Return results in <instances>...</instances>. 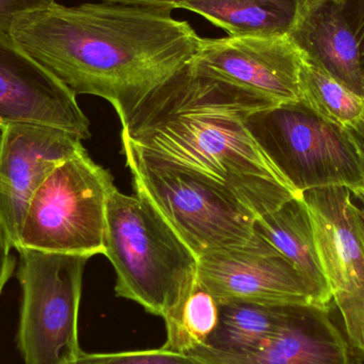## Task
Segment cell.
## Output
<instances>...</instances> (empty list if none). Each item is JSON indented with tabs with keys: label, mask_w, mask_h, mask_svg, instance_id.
I'll return each mask as SVG.
<instances>
[{
	"label": "cell",
	"mask_w": 364,
	"mask_h": 364,
	"mask_svg": "<svg viewBox=\"0 0 364 364\" xmlns=\"http://www.w3.org/2000/svg\"><path fill=\"white\" fill-rule=\"evenodd\" d=\"M244 124L269 161L301 194L326 186L352 190L364 182L363 141L301 102L256 111Z\"/></svg>",
	"instance_id": "obj_5"
},
{
	"label": "cell",
	"mask_w": 364,
	"mask_h": 364,
	"mask_svg": "<svg viewBox=\"0 0 364 364\" xmlns=\"http://www.w3.org/2000/svg\"><path fill=\"white\" fill-rule=\"evenodd\" d=\"M329 309L316 304L284 306L273 335L250 354L231 356L198 348L186 355L198 364H352V348Z\"/></svg>",
	"instance_id": "obj_13"
},
{
	"label": "cell",
	"mask_w": 364,
	"mask_h": 364,
	"mask_svg": "<svg viewBox=\"0 0 364 364\" xmlns=\"http://www.w3.org/2000/svg\"><path fill=\"white\" fill-rule=\"evenodd\" d=\"M10 241L0 226V294L15 269V258L11 254Z\"/></svg>",
	"instance_id": "obj_22"
},
{
	"label": "cell",
	"mask_w": 364,
	"mask_h": 364,
	"mask_svg": "<svg viewBox=\"0 0 364 364\" xmlns=\"http://www.w3.org/2000/svg\"><path fill=\"white\" fill-rule=\"evenodd\" d=\"M286 305L256 303L220 304V320L205 346L218 354H250L273 335Z\"/></svg>",
	"instance_id": "obj_17"
},
{
	"label": "cell",
	"mask_w": 364,
	"mask_h": 364,
	"mask_svg": "<svg viewBox=\"0 0 364 364\" xmlns=\"http://www.w3.org/2000/svg\"><path fill=\"white\" fill-rule=\"evenodd\" d=\"M173 6L53 1L15 19L17 46L76 95L108 100L119 119L176 74L203 38Z\"/></svg>",
	"instance_id": "obj_1"
},
{
	"label": "cell",
	"mask_w": 364,
	"mask_h": 364,
	"mask_svg": "<svg viewBox=\"0 0 364 364\" xmlns=\"http://www.w3.org/2000/svg\"><path fill=\"white\" fill-rule=\"evenodd\" d=\"M255 232L273 246L307 280L326 307L333 303L321 265L309 212L303 197H294L256 218Z\"/></svg>",
	"instance_id": "obj_15"
},
{
	"label": "cell",
	"mask_w": 364,
	"mask_h": 364,
	"mask_svg": "<svg viewBox=\"0 0 364 364\" xmlns=\"http://www.w3.org/2000/svg\"><path fill=\"white\" fill-rule=\"evenodd\" d=\"M117 188L87 151L58 166L30 200L18 247L91 257L105 255L107 207Z\"/></svg>",
	"instance_id": "obj_6"
},
{
	"label": "cell",
	"mask_w": 364,
	"mask_h": 364,
	"mask_svg": "<svg viewBox=\"0 0 364 364\" xmlns=\"http://www.w3.org/2000/svg\"><path fill=\"white\" fill-rule=\"evenodd\" d=\"M53 1L55 0H0V31L10 33L17 17Z\"/></svg>",
	"instance_id": "obj_21"
},
{
	"label": "cell",
	"mask_w": 364,
	"mask_h": 364,
	"mask_svg": "<svg viewBox=\"0 0 364 364\" xmlns=\"http://www.w3.org/2000/svg\"><path fill=\"white\" fill-rule=\"evenodd\" d=\"M350 2H353V9L346 8V13L360 45L364 68V0H350Z\"/></svg>",
	"instance_id": "obj_23"
},
{
	"label": "cell",
	"mask_w": 364,
	"mask_h": 364,
	"mask_svg": "<svg viewBox=\"0 0 364 364\" xmlns=\"http://www.w3.org/2000/svg\"><path fill=\"white\" fill-rule=\"evenodd\" d=\"M353 194H354L355 198H356L357 203L360 205L361 210H363L364 215V182L361 186H357V188H352Z\"/></svg>",
	"instance_id": "obj_25"
},
{
	"label": "cell",
	"mask_w": 364,
	"mask_h": 364,
	"mask_svg": "<svg viewBox=\"0 0 364 364\" xmlns=\"http://www.w3.org/2000/svg\"><path fill=\"white\" fill-rule=\"evenodd\" d=\"M102 1L119 2L125 4H138V6H173L181 0H102Z\"/></svg>",
	"instance_id": "obj_24"
},
{
	"label": "cell",
	"mask_w": 364,
	"mask_h": 364,
	"mask_svg": "<svg viewBox=\"0 0 364 364\" xmlns=\"http://www.w3.org/2000/svg\"><path fill=\"white\" fill-rule=\"evenodd\" d=\"M198 280L218 304H316L326 307L307 280L256 232L245 245L200 257Z\"/></svg>",
	"instance_id": "obj_9"
},
{
	"label": "cell",
	"mask_w": 364,
	"mask_h": 364,
	"mask_svg": "<svg viewBox=\"0 0 364 364\" xmlns=\"http://www.w3.org/2000/svg\"><path fill=\"white\" fill-rule=\"evenodd\" d=\"M309 212L321 265L346 339L364 359V215L346 186L310 188L301 194Z\"/></svg>",
	"instance_id": "obj_8"
},
{
	"label": "cell",
	"mask_w": 364,
	"mask_h": 364,
	"mask_svg": "<svg viewBox=\"0 0 364 364\" xmlns=\"http://www.w3.org/2000/svg\"><path fill=\"white\" fill-rule=\"evenodd\" d=\"M81 141L49 126H0V226L15 250L36 190L58 166L87 151Z\"/></svg>",
	"instance_id": "obj_10"
},
{
	"label": "cell",
	"mask_w": 364,
	"mask_h": 364,
	"mask_svg": "<svg viewBox=\"0 0 364 364\" xmlns=\"http://www.w3.org/2000/svg\"><path fill=\"white\" fill-rule=\"evenodd\" d=\"M220 320V304L197 280L181 305L166 321L168 340L164 348L188 354L205 346Z\"/></svg>",
	"instance_id": "obj_19"
},
{
	"label": "cell",
	"mask_w": 364,
	"mask_h": 364,
	"mask_svg": "<svg viewBox=\"0 0 364 364\" xmlns=\"http://www.w3.org/2000/svg\"><path fill=\"white\" fill-rule=\"evenodd\" d=\"M364 143V142H363Z\"/></svg>",
	"instance_id": "obj_27"
},
{
	"label": "cell",
	"mask_w": 364,
	"mask_h": 364,
	"mask_svg": "<svg viewBox=\"0 0 364 364\" xmlns=\"http://www.w3.org/2000/svg\"><path fill=\"white\" fill-rule=\"evenodd\" d=\"M288 38L304 58L364 96L360 45L348 19L346 4L304 0Z\"/></svg>",
	"instance_id": "obj_14"
},
{
	"label": "cell",
	"mask_w": 364,
	"mask_h": 364,
	"mask_svg": "<svg viewBox=\"0 0 364 364\" xmlns=\"http://www.w3.org/2000/svg\"><path fill=\"white\" fill-rule=\"evenodd\" d=\"M304 0H181L231 38H284L299 18Z\"/></svg>",
	"instance_id": "obj_16"
},
{
	"label": "cell",
	"mask_w": 364,
	"mask_h": 364,
	"mask_svg": "<svg viewBox=\"0 0 364 364\" xmlns=\"http://www.w3.org/2000/svg\"><path fill=\"white\" fill-rule=\"evenodd\" d=\"M316 1H336L342 2V4H346V2L350 1V0H316Z\"/></svg>",
	"instance_id": "obj_26"
},
{
	"label": "cell",
	"mask_w": 364,
	"mask_h": 364,
	"mask_svg": "<svg viewBox=\"0 0 364 364\" xmlns=\"http://www.w3.org/2000/svg\"><path fill=\"white\" fill-rule=\"evenodd\" d=\"M301 104L364 142V96L333 78L322 68L301 55L299 73Z\"/></svg>",
	"instance_id": "obj_18"
},
{
	"label": "cell",
	"mask_w": 364,
	"mask_h": 364,
	"mask_svg": "<svg viewBox=\"0 0 364 364\" xmlns=\"http://www.w3.org/2000/svg\"><path fill=\"white\" fill-rule=\"evenodd\" d=\"M73 364H198L186 354L166 350L164 346L155 350L132 352L87 354L81 350Z\"/></svg>",
	"instance_id": "obj_20"
},
{
	"label": "cell",
	"mask_w": 364,
	"mask_h": 364,
	"mask_svg": "<svg viewBox=\"0 0 364 364\" xmlns=\"http://www.w3.org/2000/svg\"><path fill=\"white\" fill-rule=\"evenodd\" d=\"M105 256L117 273V296L166 318L198 280V259L141 195L117 188L107 207Z\"/></svg>",
	"instance_id": "obj_3"
},
{
	"label": "cell",
	"mask_w": 364,
	"mask_h": 364,
	"mask_svg": "<svg viewBox=\"0 0 364 364\" xmlns=\"http://www.w3.org/2000/svg\"><path fill=\"white\" fill-rule=\"evenodd\" d=\"M21 320L17 342L26 364H73L81 350L78 316L90 257L19 248Z\"/></svg>",
	"instance_id": "obj_7"
},
{
	"label": "cell",
	"mask_w": 364,
	"mask_h": 364,
	"mask_svg": "<svg viewBox=\"0 0 364 364\" xmlns=\"http://www.w3.org/2000/svg\"><path fill=\"white\" fill-rule=\"evenodd\" d=\"M193 61L273 106L301 102V55L288 36L203 38Z\"/></svg>",
	"instance_id": "obj_11"
},
{
	"label": "cell",
	"mask_w": 364,
	"mask_h": 364,
	"mask_svg": "<svg viewBox=\"0 0 364 364\" xmlns=\"http://www.w3.org/2000/svg\"><path fill=\"white\" fill-rule=\"evenodd\" d=\"M271 107L192 59L119 119L121 136L144 155L220 184L258 218L301 196L244 124Z\"/></svg>",
	"instance_id": "obj_2"
},
{
	"label": "cell",
	"mask_w": 364,
	"mask_h": 364,
	"mask_svg": "<svg viewBox=\"0 0 364 364\" xmlns=\"http://www.w3.org/2000/svg\"><path fill=\"white\" fill-rule=\"evenodd\" d=\"M122 139L136 194L144 197L197 259L245 245L256 216L230 192L197 173L139 151Z\"/></svg>",
	"instance_id": "obj_4"
},
{
	"label": "cell",
	"mask_w": 364,
	"mask_h": 364,
	"mask_svg": "<svg viewBox=\"0 0 364 364\" xmlns=\"http://www.w3.org/2000/svg\"><path fill=\"white\" fill-rule=\"evenodd\" d=\"M76 94L0 31V126L33 124L91 138Z\"/></svg>",
	"instance_id": "obj_12"
}]
</instances>
